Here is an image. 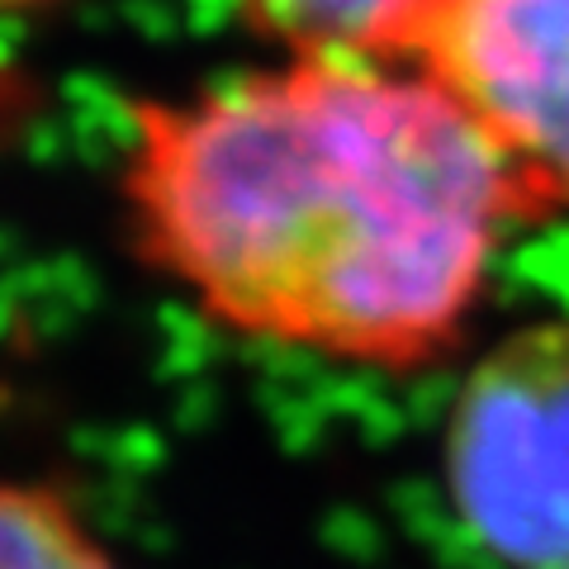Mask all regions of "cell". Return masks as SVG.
<instances>
[{"label": "cell", "mask_w": 569, "mask_h": 569, "mask_svg": "<svg viewBox=\"0 0 569 569\" xmlns=\"http://www.w3.org/2000/svg\"><path fill=\"white\" fill-rule=\"evenodd\" d=\"M123 204L209 323L351 366L413 370L531 223L479 123L413 67L290 58L129 110Z\"/></svg>", "instance_id": "cell-1"}, {"label": "cell", "mask_w": 569, "mask_h": 569, "mask_svg": "<svg viewBox=\"0 0 569 569\" xmlns=\"http://www.w3.org/2000/svg\"><path fill=\"white\" fill-rule=\"evenodd\" d=\"M447 498L498 569H569V318L479 361L441 441Z\"/></svg>", "instance_id": "cell-2"}, {"label": "cell", "mask_w": 569, "mask_h": 569, "mask_svg": "<svg viewBox=\"0 0 569 569\" xmlns=\"http://www.w3.org/2000/svg\"><path fill=\"white\" fill-rule=\"evenodd\" d=\"M408 67L479 123L531 219L569 209V0H447Z\"/></svg>", "instance_id": "cell-3"}, {"label": "cell", "mask_w": 569, "mask_h": 569, "mask_svg": "<svg viewBox=\"0 0 569 569\" xmlns=\"http://www.w3.org/2000/svg\"><path fill=\"white\" fill-rule=\"evenodd\" d=\"M447 0H238L242 20L290 58L408 67Z\"/></svg>", "instance_id": "cell-4"}, {"label": "cell", "mask_w": 569, "mask_h": 569, "mask_svg": "<svg viewBox=\"0 0 569 569\" xmlns=\"http://www.w3.org/2000/svg\"><path fill=\"white\" fill-rule=\"evenodd\" d=\"M0 569H129L104 546L91 522L71 508V498L0 479Z\"/></svg>", "instance_id": "cell-5"}, {"label": "cell", "mask_w": 569, "mask_h": 569, "mask_svg": "<svg viewBox=\"0 0 569 569\" xmlns=\"http://www.w3.org/2000/svg\"><path fill=\"white\" fill-rule=\"evenodd\" d=\"M58 6V0H0V14H24V10H43Z\"/></svg>", "instance_id": "cell-6"}]
</instances>
